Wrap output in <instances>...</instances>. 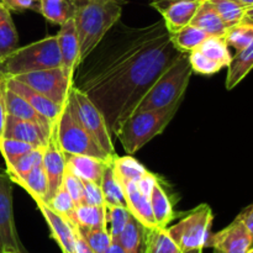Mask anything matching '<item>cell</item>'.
Listing matches in <instances>:
<instances>
[{
    "label": "cell",
    "instance_id": "6da1fadb",
    "mask_svg": "<svg viewBox=\"0 0 253 253\" xmlns=\"http://www.w3.org/2000/svg\"><path fill=\"white\" fill-rule=\"evenodd\" d=\"M180 54L163 20L142 27L119 21L77 67L73 85L90 98L116 136Z\"/></svg>",
    "mask_w": 253,
    "mask_h": 253
},
{
    "label": "cell",
    "instance_id": "7a4b0ae2",
    "mask_svg": "<svg viewBox=\"0 0 253 253\" xmlns=\"http://www.w3.org/2000/svg\"><path fill=\"white\" fill-rule=\"evenodd\" d=\"M125 0H74L73 20L81 46V62L120 21Z\"/></svg>",
    "mask_w": 253,
    "mask_h": 253
},
{
    "label": "cell",
    "instance_id": "3957f363",
    "mask_svg": "<svg viewBox=\"0 0 253 253\" xmlns=\"http://www.w3.org/2000/svg\"><path fill=\"white\" fill-rule=\"evenodd\" d=\"M192 73L193 69L188 53H182L151 86L135 113L160 110L178 101H183Z\"/></svg>",
    "mask_w": 253,
    "mask_h": 253
},
{
    "label": "cell",
    "instance_id": "277c9868",
    "mask_svg": "<svg viewBox=\"0 0 253 253\" xmlns=\"http://www.w3.org/2000/svg\"><path fill=\"white\" fill-rule=\"evenodd\" d=\"M182 101L160 110L135 113L125 121L116 137L127 155H133L147 145L156 136L161 135L172 121Z\"/></svg>",
    "mask_w": 253,
    "mask_h": 253
},
{
    "label": "cell",
    "instance_id": "5b68a950",
    "mask_svg": "<svg viewBox=\"0 0 253 253\" xmlns=\"http://www.w3.org/2000/svg\"><path fill=\"white\" fill-rule=\"evenodd\" d=\"M61 67L57 35L46 36L42 40L17 47L0 62V71L6 77H15L27 72Z\"/></svg>",
    "mask_w": 253,
    "mask_h": 253
},
{
    "label": "cell",
    "instance_id": "8992f818",
    "mask_svg": "<svg viewBox=\"0 0 253 253\" xmlns=\"http://www.w3.org/2000/svg\"><path fill=\"white\" fill-rule=\"evenodd\" d=\"M57 135L59 145L66 155L90 156L106 162L114 160V157L109 156L81 125L69 108L68 101H66L57 120Z\"/></svg>",
    "mask_w": 253,
    "mask_h": 253
},
{
    "label": "cell",
    "instance_id": "52a82bcc",
    "mask_svg": "<svg viewBox=\"0 0 253 253\" xmlns=\"http://www.w3.org/2000/svg\"><path fill=\"white\" fill-rule=\"evenodd\" d=\"M212 220L211 208L208 204H200L177 224L167 227V232L182 252L204 249L209 241Z\"/></svg>",
    "mask_w": 253,
    "mask_h": 253
},
{
    "label": "cell",
    "instance_id": "ba28073f",
    "mask_svg": "<svg viewBox=\"0 0 253 253\" xmlns=\"http://www.w3.org/2000/svg\"><path fill=\"white\" fill-rule=\"evenodd\" d=\"M69 108L73 111L81 125L89 132L96 143L111 157H115L116 151L114 147L111 132L101 111L90 100L85 93L72 85L68 99Z\"/></svg>",
    "mask_w": 253,
    "mask_h": 253
},
{
    "label": "cell",
    "instance_id": "9c48e42d",
    "mask_svg": "<svg viewBox=\"0 0 253 253\" xmlns=\"http://www.w3.org/2000/svg\"><path fill=\"white\" fill-rule=\"evenodd\" d=\"M12 78L26 84L27 86L46 98L51 99L58 105L66 104L69 90L73 85V77L68 76L62 69V67L27 72V73L12 77Z\"/></svg>",
    "mask_w": 253,
    "mask_h": 253
},
{
    "label": "cell",
    "instance_id": "30bf717a",
    "mask_svg": "<svg viewBox=\"0 0 253 253\" xmlns=\"http://www.w3.org/2000/svg\"><path fill=\"white\" fill-rule=\"evenodd\" d=\"M12 185L6 170L0 168V253H27L15 225Z\"/></svg>",
    "mask_w": 253,
    "mask_h": 253
},
{
    "label": "cell",
    "instance_id": "8fae6325",
    "mask_svg": "<svg viewBox=\"0 0 253 253\" xmlns=\"http://www.w3.org/2000/svg\"><path fill=\"white\" fill-rule=\"evenodd\" d=\"M42 166L46 172L47 180H48V193H47V202H49L52 197L57 193V190L62 187L63 175L66 172V153L62 150L57 135V121L53 124L49 133L48 141L44 147L43 156H42Z\"/></svg>",
    "mask_w": 253,
    "mask_h": 253
},
{
    "label": "cell",
    "instance_id": "7c38bea8",
    "mask_svg": "<svg viewBox=\"0 0 253 253\" xmlns=\"http://www.w3.org/2000/svg\"><path fill=\"white\" fill-rule=\"evenodd\" d=\"M253 246L249 229L239 216L221 231L210 235L207 247H212L214 253H246Z\"/></svg>",
    "mask_w": 253,
    "mask_h": 253
},
{
    "label": "cell",
    "instance_id": "4fadbf2b",
    "mask_svg": "<svg viewBox=\"0 0 253 253\" xmlns=\"http://www.w3.org/2000/svg\"><path fill=\"white\" fill-rule=\"evenodd\" d=\"M52 126H44L35 121L21 120L6 115L2 137L22 141L34 147H46Z\"/></svg>",
    "mask_w": 253,
    "mask_h": 253
},
{
    "label": "cell",
    "instance_id": "5bb4252c",
    "mask_svg": "<svg viewBox=\"0 0 253 253\" xmlns=\"http://www.w3.org/2000/svg\"><path fill=\"white\" fill-rule=\"evenodd\" d=\"M42 216L46 220L51 231V237L57 242L63 253H76V231L74 224L64 215L52 210L42 200H35Z\"/></svg>",
    "mask_w": 253,
    "mask_h": 253
},
{
    "label": "cell",
    "instance_id": "9a60e30c",
    "mask_svg": "<svg viewBox=\"0 0 253 253\" xmlns=\"http://www.w3.org/2000/svg\"><path fill=\"white\" fill-rule=\"evenodd\" d=\"M57 41L61 53L62 69L74 79L77 67L81 63V46L73 17L61 25L57 34Z\"/></svg>",
    "mask_w": 253,
    "mask_h": 253
},
{
    "label": "cell",
    "instance_id": "2e32d148",
    "mask_svg": "<svg viewBox=\"0 0 253 253\" xmlns=\"http://www.w3.org/2000/svg\"><path fill=\"white\" fill-rule=\"evenodd\" d=\"M6 85L7 88H10L11 90L16 91L17 94L22 96V98L26 99L29 101L30 105L37 111L41 116H43L44 119L49 121L51 124H54L58 120L59 115L62 113V109L64 105H58L54 101H52L51 99L46 98L42 94L37 93L36 90L31 89L30 86H27L26 84L21 83L17 79L12 78V77H6Z\"/></svg>",
    "mask_w": 253,
    "mask_h": 253
},
{
    "label": "cell",
    "instance_id": "e0dca14e",
    "mask_svg": "<svg viewBox=\"0 0 253 253\" xmlns=\"http://www.w3.org/2000/svg\"><path fill=\"white\" fill-rule=\"evenodd\" d=\"M128 211L146 229H155L156 221L151 208V197H147L138 189L136 182H126L123 184Z\"/></svg>",
    "mask_w": 253,
    "mask_h": 253
},
{
    "label": "cell",
    "instance_id": "ac0fdd59",
    "mask_svg": "<svg viewBox=\"0 0 253 253\" xmlns=\"http://www.w3.org/2000/svg\"><path fill=\"white\" fill-rule=\"evenodd\" d=\"M200 2L202 0H178L160 10L168 32L173 34L189 25Z\"/></svg>",
    "mask_w": 253,
    "mask_h": 253
},
{
    "label": "cell",
    "instance_id": "d6986e66",
    "mask_svg": "<svg viewBox=\"0 0 253 253\" xmlns=\"http://www.w3.org/2000/svg\"><path fill=\"white\" fill-rule=\"evenodd\" d=\"M113 161H101L90 156L82 155H66V165L72 172L78 175L81 179L90 180V182L100 184L101 177L108 163Z\"/></svg>",
    "mask_w": 253,
    "mask_h": 253
},
{
    "label": "cell",
    "instance_id": "ffe728a7",
    "mask_svg": "<svg viewBox=\"0 0 253 253\" xmlns=\"http://www.w3.org/2000/svg\"><path fill=\"white\" fill-rule=\"evenodd\" d=\"M5 110H6V115L14 116L16 119H21V120H30L39 123L44 126H52L53 124L49 123L47 119L40 115L34 108L29 104V101L25 98H22L20 94L16 91L11 90L10 88L5 89Z\"/></svg>",
    "mask_w": 253,
    "mask_h": 253
},
{
    "label": "cell",
    "instance_id": "44dd1931",
    "mask_svg": "<svg viewBox=\"0 0 253 253\" xmlns=\"http://www.w3.org/2000/svg\"><path fill=\"white\" fill-rule=\"evenodd\" d=\"M190 25L207 32L209 36H224L227 26L208 0H202Z\"/></svg>",
    "mask_w": 253,
    "mask_h": 253
},
{
    "label": "cell",
    "instance_id": "7402d4cb",
    "mask_svg": "<svg viewBox=\"0 0 253 253\" xmlns=\"http://www.w3.org/2000/svg\"><path fill=\"white\" fill-rule=\"evenodd\" d=\"M253 69V41L241 51L232 56L231 62L227 66V76L225 81L227 90L234 89L240 82L244 81Z\"/></svg>",
    "mask_w": 253,
    "mask_h": 253
},
{
    "label": "cell",
    "instance_id": "603a6c76",
    "mask_svg": "<svg viewBox=\"0 0 253 253\" xmlns=\"http://www.w3.org/2000/svg\"><path fill=\"white\" fill-rule=\"evenodd\" d=\"M151 208L155 217L156 226L167 229L169 222L175 217L172 202L160 182H156L151 193Z\"/></svg>",
    "mask_w": 253,
    "mask_h": 253
},
{
    "label": "cell",
    "instance_id": "cb8c5ba5",
    "mask_svg": "<svg viewBox=\"0 0 253 253\" xmlns=\"http://www.w3.org/2000/svg\"><path fill=\"white\" fill-rule=\"evenodd\" d=\"M72 224L82 229H100L106 227L105 205H86L82 204L74 208L69 216Z\"/></svg>",
    "mask_w": 253,
    "mask_h": 253
},
{
    "label": "cell",
    "instance_id": "d4e9b609",
    "mask_svg": "<svg viewBox=\"0 0 253 253\" xmlns=\"http://www.w3.org/2000/svg\"><path fill=\"white\" fill-rule=\"evenodd\" d=\"M100 188L103 192L104 204L105 207H125L126 204L125 192L120 180L116 178L114 172L113 162L108 163L103 173V177L100 180Z\"/></svg>",
    "mask_w": 253,
    "mask_h": 253
},
{
    "label": "cell",
    "instance_id": "484cf974",
    "mask_svg": "<svg viewBox=\"0 0 253 253\" xmlns=\"http://www.w3.org/2000/svg\"><path fill=\"white\" fill-rule=\"evenodd\" d=\"M19 35L11 17V11L0 2V62L17 48Z\"/></svg>",
    "mask_w": 253,
    "mask_h": 253
},
{
    "label": "cell",
    "instance_id": "4316f807",
    "mask_svg": "<svg viewBox=\"0 0 253 253\" xmlns=\"http://www.w3.org/2000/svg\"><path fill=\"white\" fill-rule=\"evenodd\" d=\"M15 184L24 188L32 197L34 200H42L47 202V193H48V180H47L46 172L43 169L42 162L35 166L30 173H27L24 178L15 182Z\"/></svg>",
    "mask_w": 253,
    "mask_h": 253
},
{
    "label": "cell",
    "instance_id": "83f0119b",
    "mask_svg": "<svg viewBox=\"0 0 253 253\" xmlns=\"http://www.w3.org/2000/svg\"><path fill=\"white\" fill-rule=\"evenodd\" d=\"M146 227H143L131 215L127 225L116 241L121 245L126 253H145Z\"/></svg>",
    "mask_w": 253,
    "mask_h": 253
},
{
    "label": "cell",
    "instance_id": "f1b7e54d",
    "mask_svg": "<svg viewBox=\"0 0 253 253\" xmlns=\"http://www.w3.org/2000/svg\"><path fill=\"white\" fill-rule=\"evenodd\" d=\"M113 167L116 178L120 180L121 184L126 182H138L148 173L145 166L131 155L123 157L116 155L113 160Z\"/></svg>",
    "mask_w": 253,
    "mask_h": 253
},
{
    "label": "cell",
    "instance_id": "f546056e",
    "mask_svg": "<svg viewBox=\"0 0 253 253\" xmlns=\"http://www.w3.org/2000/svg\"><path fill=\"white\" fill-rule=\"evenodd\" d=\"M40 14L49 21L61 26L74 15V0H40Z\"/></svg>",
    "mask_w": 253,
    "mask_h": 253
},
{
    "label": "cell",
    "instance_id": "4dcf8cb0",
    "mask_svg": "<svg viewBox=\"0 0 253 253\" xmlns=\"http://www.w3.org/2000/svg\"><path fill=\"white\" fill-rule=\"evenodd\" d=\"M208 36L209 35L207 32L189 24L183 29L178 30L177 32L170 34V41L178 51L182 53H189L198 48Z\"/></svg>",
    "mask_w": 253,
    "mask_h": 253
},
{
    "label": "cell",
    "instance_id": "1f68e13d",
    "mask_svg": "<svg viewBox=\"0 0 253 253\" xmlns=\"http://www.w3.org/2000/svg\"><path fill=\"white\" fill-rule=\"evenodd\" d=\"M197 49L212 62L220 64L222 68L229 66L231 62L232 56L224 36H208Z\"/></svg>",
    "mask_w": 253,
    "mask_h": 253
},
{
    "label": "cell",
    "instance_id": "d6a6232c",
    "mask_svg": "<svg viewBox=\"0 0 253 253\" xmlns=\"http://www.w3.org/2000/svg\"><path fill=\"white\" fill-rule=\"evenodd\" d=\"M145 253H182L179 247L170 239L167 229H146Z\"/></svg>",
    "mask_w": 253,
    "mask_h": 253
},
{
    "label": "cell",
    "instance_id": "836d02e7",
    "mask_svg": "<svg viewBox=\"0 0 253 253\" xmlns=\"http://www.w3.org/2000/svg\"><path fill=\"white\" fill-rule=\"evenodd\" d=\"M44 147H34L31 151H29L27 153H25L24 156L19 158L17 161H15L11 165L6 166L5 170L9 174L10 179L12 180V183L15 184V182H17L19 179L24 178L27 173H30V170L35 167L36 165L42 162V156H43Z\"/></svg>",
    "mask_w": 253,
    "mask_h": 253
},
{
    "label": "cell",
    "instance_id": "e575fe53",
    "mask_svg": "<svg viewBox=\"0 0 253 253\" xmlns=\"http://www.w3.org/2000/svg\"><path fill=\"white\" fill-rule=\"evenodd\" d=\"M227 46L234 47L235 51L239 52L249 46L253 41V24L242 20L239 24L227 27L224 35Z\"/></svg>",
    "mask_w": 253,
    "mask_h": 253
},
{
    "label": "cell",
    "instance_id": "d590c367",
    "mask_svg": "<svg viewBox=\"0 0 253 253\" xmlns=\"http://www.w3.org/2000/svg\"><path fill=\"white\" fill-rule=\"evenodd\" d=\"M208 1L214 6L227 27L234 26L244 20L246 7L236 0H208Z\"/></svg>",
    "mask_w": 253,
    "mask_h": 253
},
{
    "label": "cell",
    "instance_id": "8d00e7d4",
    "mask_svg": "<svg viewBox=\"0 0 253 253\" xmlns=\"http://www.w3.org/2000/svg\"><path fill=\"white\" fill-rule=\"evenodd\" d=\"M106 227L109 230L111 240L116 241L124 231L131 217V212L125 207H105Z\"/></svg>",
    "mask_w": 253,
    "mask_h": 253
},
{
    "label": "cell",
    "instance_id": "74e56055",
    "mask_svg": "<svg viewBox=\"0 0 253 253\" xmlns=\"http://www.w3.org/2000/svg\"><path fill=\"white\" fill-rule=\"evenodd\" d=\"M78 231L85 240L86 244L90 246L95 253H105L106 250L110 247L111 240L110 234H109L108 227H100V229H82L77 226Z\"/></svg>",
    "mask_w": 253,
    "mask_h": 253
},
{
    "label": "cell",
    "instance_id": "f35d334b",
    "mask_svg": "<svg viewBox=\"0 0 253 253\" xmlns=\"http://www.w3.org/2000/svg\"><path fill=\"white\" fill-rule=\"evenodd\" d=\"M34 146L30 143L22 142V141L14 140V138H0V153L2 155L5 165L9 166L19 160L21 156L31 151Z\"/></svg>",
    "mask_w": 253,
    "mask_h": 253
},
{
    "label": "cell",
    "instance_id": "ab89813d",
    "mask_svg": "<svg viewBox=\"0 0 253 253\" xmlns=\"http://www.w3.org/2000/svg\"><path fill=\"white\" fill-rule=\"evenodd\" d=\"M188 57H189V62L193 72H195L198 74H202V76H212V74L217 73V72H220L222 69V67L220 64L215 63L211 59L205 57L197 48L194 51L189 52Z\"/></svg>",
    "mask_w": 253,
    "mask_h": 253
},
{
    "label": "cell",
    "instance_id": "60d3db41",
    "mask_svg": "<svg viewBox=\"0 0 253 253\" xmlns=\"http://www.w3.org/2000/svg\"><path fill=\"white\" fill-rule=\"evenodd\" d=\"M52 210L57 211L58 214L64 215L66 217H68L73 212L76 204H74L73 199L71 198V195L68 194V192L66 190V188L62 185L58 190H57L56 194L49 199L48 203H46Z\"/></svg>",
    "mask_w": 253,
    "mask_h": 253
},
{
    "label": "cell",
    "instance_id": "b9f144b4",
    "mask_svg": "<svg viewBox=\"0 0 253 253\" xmlns=\"http://www.w3.org/2000/svg\"><path fill=\"white\" fill-rule=\"evenodd\" d=\"M68 194L73 199L76 207L83 204V183L78 175L74 174L68 167H66V172L63 175V183H62Z\"/></svg>",
    "mask_w": 253,
    "mask_h": 253
},
{
    "label": "cell",
    "instance_id": "7bdbcfd3",
    "mask_svg": "<svg viewBox=\"0 0 253 253\" xmlns=\"http://www.w3.org/2000/svg\"><path fill=\"white\" fill-rule=\"evenodd\" d=\"M82 183H83V204L98 205V207L105 205L100 184L85 179H82Z\"/></svg>",
    "mask_w": 253,
    "mask_h": 253
},
{
    "label": "cell",
    "instance_id": "ee69618b",
    "mask_svg": "<svg viewBox=\"0 0 253 253\" xmlns=\"http://www.w3.org/2000/svg\"><path fill=\"white\" fill-rule=\"evenodd\" d=\"M9 11L21 12L25 10H34L40 12V0H0Z\"/></svg>",
    "mask_w": 253,
    "mask_h": 253
},
{
    "label": "cell",
    "instance_id": "f6af8a7d",
    "mask_svg": "<svg viewBox=\"0 0 253 253\" xmlns=\"http://www.w3.org/2000/svg\"><path fill=\"white\" fill-rule=\"evenodd\" d=\"M5 89H6V76L0 71V138L2 137L6 110H5Z\"/></svg>",
    "mask_w": 253,
    "mask_h": 253
},
{
    "label": "cell",
    "instance_id": "bcb514c9",
    "mask_svg": "<svg viewBox=\"0 0 253 253\" xmlns=\"http://www.w3.org/2000/svg\"><path fill=\"white\" fill-rule=\"evenodd\" d=\"M237 216L244 221V224L246 225V227L249 229L250 234H251L253 239V204L249 205L247 208H245L241 212H240Z\"/></svg>",
    "mask_w": 253,
    "mask_h": 253
},
{
    "label": "cell",
    "instance_id": "7dc6e473",
    "mask_svg": "<svg viewBox=\"0 0 253 253\" xmlns=\"http://www.w3.org/2000/svg\"><path fill=\"white\" fill-rule=\"evenodd\" d=\"M74 231H76V253H95L86 244V241L83 239L76 225H74Z\"/></svg>",
    "mask_w": 253,
    "mask_h": 253
},
{
    "label": "cell",
    "instance_id": "c3c4849f",
    "mask_svg": "<svg viewBox=\"0 0 253 253\" xmlns=\"http://www.w3.org/2000/svg\"><path fill=\"white\" fill-rule=\"evenodd\" d=\"M174 1H178V0H153V1L151 2V6L155 7L157 11H160V10H162L163 7L169 5L170 2H174Z\"/></svg>",
    "mask_w": 253,
    "mask_h": 253
},
{
    "label": "cell",
    "instance_id": "681fc988",
    "mask_svg": "<svg viewBox=\"0 0 253 253\" xmlns=\"http://www.w3.org/2000/svg\"><path fill=\"white\" fill-rule=\"evenodd\" d=\"M105 253H126V252H125V250L121 247V245L119 244L118 241H113L111 242L110 247L106 250Z\"/></svg>",
    "mask_w": 253,
    "mask_h": 253
},
{
    "label": "cell",
    "instance_id": "f907efd6",
    "mask_svg": "<svg viewBox=\"0 0 253 253\" xmlns=\"http://www.w3.org/2000/svg\"><path fill=\"white\" fill-rule=\"evenodd\" d=\"M244 20H245V21L252 22V24H253V4L250 5V6H247L246 10H245Z\"/></svg>",
    "mask_w": 253,
    "mask_h": 253
},
{
    "label": "cell",
    "instance_id": "816d5d0a",
    "mask_svg": "<svg viewBox=\"0 0 253 253\" xmlns=\"http://www.w3.org/2000/svg\"><path fill=\"white\" fill-rule=\"evenodd\" d=\"M236 1H239L241 5H244L245 7L250 6V5L253 4V0H236Z\"/></svg>",
    "mask_w": 253,
    "mask_h": 253
},
{
    "label": "cell",
    "instance_id": "f5cc1de1",
    "mask_svg": "<svg viewBox=\"0 0 253 253\" xmlns=\"http://www.w3.org/2000/svg\"><path fill=\"white\" fill-rule=\"evenodd\" d=\"M203 250L204 249H194V250H189V251H185L182 253H203Z\"/></svg>",
    "mask_w": 253,
    "mask_h": 253
},
{
    "label": "cell",
    "instance_id": "db71d44e",
    "mask_svg": "<svg viewBox=\"0 0 253 253\" xmlns=\"http://www.w3.org/2000/svg\"><path fill=\"white\" fill-rule=\"evenodd\" d=\"M246 253H253V246H252V247H251V249H250V250H249V251H247Z\"/></svg>",
    "mask_w": 253,
    "mask_h": 253
},
{
    "label": "cell",
    "instance_id": "11a10c76",
    "mask_svg": "<svg viewBox=\"0 0 253 253\" xmlns=\"http://www.w3.org/2000/svg\"><path fill=\"white\" fill-rule=\"evenodd\" d=\"M151 1H153V0H151Z\"/></svg>",
    "mask_w": 253,
    "mask_h": 253
},
{
    "label": "cell",
    "instance_id": "9f6ffc18",
    "mask_svg": "<svg viewBox=\"0 0 253 253\" xmlns=\"http://www.w3.org/2000/svg\"><path fill=\"white\" fill-rule=\"evenodd\" d=\"M7 253H9V252H7Z\"/></svg>",
    "mask_w": 253,
    "mask_h": 253
}]
</instances>
